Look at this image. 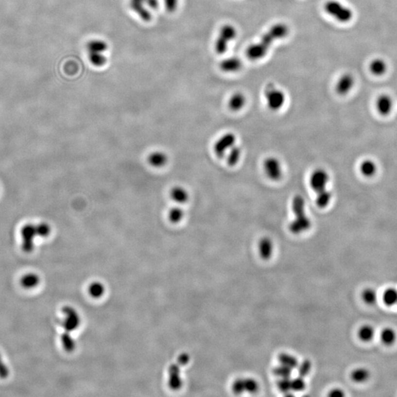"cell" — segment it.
<instances>
[{
	"instance_id": "cell-1",
	"label": "cell",
	"mask_w": 397,
	"mask_h": 397,
	"mask_svg": "<svg viewBox=\"0 0 397 397\" xmlns=\"http://www.w3.org/2000/svg\"><path fill=\"white\" fill-rule=\"evenodd\" d=\"M289 32V27L284 23L274 24L263 35L259 42L248 47L246 50L247 58L252 61H258L264 58L274 42L276 40L285 38Z\"/></svg>"
},
{
	"instance_id": "cell-2",
	"label": "cell",
	"mask_w": 397,
	"mask_h": 397,
	"mask_svg": "<svg viewBox=\"0 0 397 397\" xmlns=\"http://www.w3.org/2000/svg\"><path fill=\"white\" fill-rule=\"evenodd\" d=\"M292 209L294 218L289 224V229L291 233L294 235L306 233L312 226V221L307 213L306 202L302 195L296 194L293 196Z\"/></svg>"
},
{
	"instance_id": "cell-3",
	"label": "cell",
	"mask_w": 397,
	"mask_h": 397,
	"mask_svg": "<svg viewBox=\"0 0 397 397\" xmlns=\"http://www.w3.org/2000/svg\"><path fill=\"white\" fill-rule=\"evenodd\" d=\"M325 11L327 14L341 23L349 22L353 17L352 10L337 0L328 1L325 4Z\"/></svg>"
},
{
	"instance_id": "cell-4",
	"label": "cell",
	"mask_w": 397,
	"mask_h": 397,
	"mask_svg": "<svg viewBox=\"0 0 397 397\" xmlns=\"http://www.w3.org/2000/svg\"><path fill=\"white\" fill-rule=\"evenodd\" d=\"M42 226L41 223L38 224H27L21 229L22 239V250L26 253H31L34 249V238L36 236L42 237Z\"/></svg>"
},
{
	"instance_id": "cell-5",
	"label": "cell",
	"mask_w": 397,
	"mask_h": 397,
	"mask_svg": "<svg viewBox=\"0 0 397 397\" xmlns=\"http://www.w3.org/2000/svg\"><path fill=\"white\" fill-rule=\"evenodd\" d=\"M330 181L329 174L326 169L323 168H318L312 172L309 177V185L315 194L328 191V185Z\"/></svg>"
},
{
	"instance_id": "cell-6",
	"label": "cell",
	"mask_w": 397,
	"mask_h": 397,
	"mask_svg": "<svg viewBox=\"0 0 397 397\" xmlns=\"http://www.w3.org/2000/svg\"><path fill=\"white\" fill-rule=\"evenodd\" d=\"M237 35L236 27L232 24H224L219 31V36L215 41L214 49L217 54H222L226 52L228 44L235 39Z\"/></svg>"
},
{
	"instance_id": "cell-7",
	"label": "cell",
	"mask_w": 397,
	"mask_h": 397,
	"mask_svg": "<svg viewBox=\"0 0 397 397\" xmlns=\"http://www.w3.org/2000/svg\"><path fill=\"white\" fill-rule=\"evenodd\" d=\"M265 98L266 104L272 111H279L286 103V94L282 90L275 88L271 85L266 88Z\"/></svg>"
},
{
	"instance_id": "cell-8",
	"label": "cell",
	"mask_w": 397,
	"mask_h": 397,
	"mask_svg": "<svg viewBox=\"0 0 397 397\" xmlns=\"http://www.w3.org/2000/svg\"><path fill=\"white\" fill-rule=\"evenodd\" d=\"M237 144V137L236 134L229 132L221 136L213 144V153L219 158L225 157L229 150Z\"/></svg>"
},
{
	"instance_id": "cell-9",
	"label": "cell",
	"mask_w": 397,
	"mask_h": 397,
	"mask_svg": "<svg viewBox=\"0 0 397 397\" xmlns=\"http://www.w3.org/2000/svg\"><path fill=\"white\" fill-rule=\"evenodd\" d=\"M263 169L266 177L273 182H278L283 177V167L276 157H269L263 163Z\"/></svg>"
},
{
	"instance_id": "cell-10",
	"label": "cell",
	"mask_w": 397,
	"mask_h": 397,
	"mask_svg": "<svg viewBox=\"0 0 397 397\" xmlns=\"http://www.w3.org/2000/svg\"><path fill=\"white\" fill-rule=\"evenodd\" d=\"M63 312L67 317L60 322L61 326L65 329V332H71L75 330L80 323V319L77 311L71 307L66 306L63 308Z\"/></svg>"
},
{
	"instance_id": "cell-11",
	"label": "cell",
	"mask_w": 397,
	"mask_h": 397,
	"mask_svg": "<svg viewBox=\"0 0 397 397\" xmlns=\"http://www.w3.org/2000/svg\"><path fill=\"white\" fill-rule=\"evenodd\" d=\"M355 85V79L350 74H345L338 79L335 86V91L339 95L345 96L353 88Z\"/></svg>"
},
{
	"instance_id": "cell-12",
	"label": "cell",
	"mask_w": 397,
	"mask_h": 397,
	"mask_svg": "<svg viewBox=\"0 0 397 397\" xmlns=\"http://www.w3.org/2000/svg\"><path fill=\"white\" fill-rule=\"evenodd\" d=\"M275 245L273 241L269 237L260 239L259 243V252L260 258L263 260H269L273 255Z\"/></svg>"
},
{
	"instance_id": "cell-13",
	"label": "cell",
	"mask_w": 397,
	"mask_h": 397,
	"mask_svg": "<svg viewBox=\"0 0 397 397\" xmlns=\"http://www.w3.org/2000/svg\"><path fill=\"white\" fill-rule=\"evenodd\" d=\"M130 7L143 21H145V22H149V21H151L152 18H153L151 12H150V9L146 7L144 2L130 0Z\"/></svg>"
},
{
	"instance_id": "cell-14",
	"label": "cell",
	"mask_w": 397,
	"mask_h": 397,
	"mask_svg": "<svg viewBox=\"0 0 397 397\" xmlns=\"http://www.w3.org/2000/svg\"><path fill=\"white\" fill-rule=\"evenodd\" d=\"M147 161L153 167L160 169L167 164L169 157L166 153L163 151L152 152L147 157Z\"/></svg>"
},
{
	"instance_id": "cell-15",
	"label": "cell",
	"mask_w": 397,
	"mask_h": 397,
	"mask_svg": "<svg viewBox=\"0 0 397 397\" xmlns=\"http://www.w3.org/2000/svg\"><path fill=\"white\" fill-rule=\"evenodd\" d=\"M170 197L177 204H185L189 201V193L184 187L174 186L170 190Z\"/></svg>"
},
{
	"instance_id": "cell-16",
	"label": "cell",
	"mask_w": 397,
	"mask_h": 397,
	"mask_svg": "<svg viewBox=\"0 0 397 397\" xmlns=\"http://www.w3.org/2000/svg\"><path fill=\"white\" fill-rule=\"evenodd\" d=\"M242 61L238 58H229L221 62L220 69L224 72L233 73L242 69Z\"/></svg>"
},
{
	"instance_id": "cell-17",
	"label": "cell",
	"mask_w": 397,
	"mask_h": 397,
	"mask_svg": "<svg viewBox=\"0 0 397 397\" xmlns=\"http://www.w3.org/2000/svg\"><path fill=\"white\" fill-rule=\"evenodd\" d=\"M246 98L244 94L241 92L234 93L228 101L229 108L232 111L239 112L246 105Z\"/></svg>"
},
{
	"instance_id": "cell-18",
	"label": "cell",
	"mask_w": 397,
	"mask_h": 397,
	"mask_svg": "<svg viewBox=\"0 0 397 397\" xmlns=\"http://www.w3.org/2000/svg\"><path fill=\"white\" fill-rule=\"evenodd\" d=\"M393 101L389 96H380L377 101V108L378 111L383 116L388 115L392 110Z\"/></svg>"
},
{
	"instance_id": "cell-19",
	"label": "cell",
	"mask_w": 397,
	"mask_h": 397,
	"mask_svg": "<svg viewBox=\"0 0 397 397\" xmlns=\"http://www.w3.org/2000/svg\"><path fill=\"white\" fill-rule=\"evenodd\" d=\"M242 156V150L238 144H236L234 147H232L228 153H226V163L229 166L233 167L236 166L240 162Z\"/></svg>"
},
{
	"instance_id": "cell-20",
	"label": "cell",
	"mask_w": 397,
	"mask_h": 397,
	"mask_svg": "<svg viewBox=\"0 0 397 397\" xmlns=\"http://www.w3.org/2000/svg\"><path fill=\"white\" fill-rule=\"evenodd\" d=\"M40 282V278L35 274H27L21 278L20 283L24 289H31L36 287Z\"/></svg>"
},
{
	"instance_id": "cell-21",
	"label": "cell",
	"mask_w": 397,
	"mask_h": 397,
	"mask_svg": "<svg viewBox=\"0 0 397 397\" xmlns=\"http://www.w3.org/2000/svg\"><path fill=\"white\" fill-rule=\"evenodd\" d=\"M279 364L289 367L292 370H294L299 365V361L294 355L289 353H282L279 355Z\"/></svg>"
},
{
	"instance_id": "cell-22",
	"label": "cell",
	"mask_w": 397,
	"mask_h": 397,
	"mask_svg": "<svg viewBox=\"0 0 397 397\" xmlns=\"http://www.w3.org/2000/svg\"><path fill=\"white\" fill-rule=\"evenodd\" d=\"M107 48H108V46L107 43L103 40H91L86 44V50L88 52L104 53V52L107 51Z\"/></svg>"
},
{
	"instance_id": "cell-23",
	"label": "cell",
	"mask_w": 397,
	"mask_h": 397,
	"mask_svg": "<svg viewBox=\"0 0 397 397\" xmlns=\"http://www.w3.org/2000/svg\"><path fill=\"white\" fill-rule=\"evenodd\" d=\"M370 378V372L365 368H355L351 373V379L357 383L366 382Z\"/></svg>"
},
{
	"instance_id": "cell-24",
	"label": "cell",
	"mask_w": 397,
	"mask_h": 397,
	"mask_svg": "<svg viewBox=\"0 0 397 397\" xmlns=\"http://www.w3.org/2000/svg\"><path fill=\"white\" fill-rule=\"evenodd\" d=\"M380 340L383 345L391 346L395 343L397 340V332L391 328H386L380 332Z\"/></svg>"
},
{
	"instance_id": "cell-25",
	"label": "cell",
	"mask_w": 397,
	"mask_h": 397,
	"mask_svg": "<svg viewBox=\"0 0 397 397\" xmlns=\"http://www.w3.org/2000/svg\"><path fill=\"white\" fill-rule=\"evenodd\" d=\"M375 335V330L371 325H365L358 329V338L363 342H369L373 339Z\"/></svg>"
},
{
	"instance_id": "cell-26",
	"label": "cell",
	"mask_w": 397,
	"mask_h": 397,
	"mask_svg": "<svg viewBox=\"0 0 397 397\" xmlns=\"http://www.w3.org/2000/svg\"><path fill=\"white\" fill-rule=\"evenodd\" d=\"M179 367L177 365H173V366L170 367L169 369V385L173 389H178L182 385V380H180L179 374Z\"/></svg>"
},
{
	"instance_id": "cell-27",
	"label": "cell",
	"mask_w": 397,
	"mask_h": 397,
	"mask_svg": "<svg viewBox=\"0 0 397 397\" xmlns=\"http://www.w3.org/2000/svg\"><path fill=\"white\" fill-rule=\"evenodd\" d=\"M369 69L375 75H382L387 70L386 63L380 58H376L370 63Z\"/></svg>"
},
{
	"instance_id": "cell-28",
	"label": "cell",
	"mask_w": 397,
	"mask_h": 397,
	"mask_svg": "<svg viewBox=\"0 0 397 397\" xmlns=\"http://www.w3.org/2000/svg\"><path fill=\"white\" fill-rule=\"evenodd\" d=\"M360 171L365 177H372L375 175L377 172L376 164L371 160H364L360 166Z\"/></svg>"
},
{
	"instance_id": "cell-29",
	"label": "cell",
	"mask_w": 397,
	"mask_h": 397,
	"mask_svg": "<svg viewBox=\"0 0 397 397\" xmlns=\"http://www.w3.org/2000/svg\"><path fill=\"white\" fill-rule=\"evenodd\" d=\"M382 300L386 306L391 307L397 305V289L388 288L382 295Z\"/></svg>"
},
{
	"instance_id": "cell-30",
	"label": "cell",
	"mask_w": 397,
	"mask_h": 397,
	"mask_svg": "<svg viewBox=\"0 0 397 397\" xmlns=\"http://www.w3.org/2000/svg\"><path fill=\"white\" fill-rule=\"evenodd\" d=\"M184 216V210L180 206H174L169 209L168 212V218L172 223H179L183 220Z\"/></svg>"
},
{
	"instance_id": "cell-31",
	"label": "cell",
	"mask_w": 397,
	"mask_h": 397,
	"mask_svg": "<svg viewBox=\"0 0 397 397\" xmlns=\"http://www.w3.org/2000/svg\"><path fill=\"white\" fill-rule=\"evenodd\" d=\"M88 59L96 67H102L107 64V58L101 52H88Z\"/></svg>"
},
{
	"instance_id": "cell-32",
	"label": "cell",
	"mask_w": 397,
	"mask_h": 397,
	"mask_svg": "<svg viewBox=\"0 0 397 397\" xmlns=\"http://www.w3.org/2000/svg\"><path fill=\"white\" fill-rule=\"evenodd\" d=\"M361 297H362V301L367 305H375L378 300V293L375 289L368 288L362 292Z\"/></svg>"
},
{
	"instance_id": "cell-33",
	"label": "cell",
	"mask_w": 397,
	"mask_h": 397,
	"mask_svg": "<svg viewBox=\"0 0 397 397\" xmlns=\"http://www.w3.org/2000/svg\"><path fill=\"white\" fill-rule=\"evenodd\" d=\"M293 370L286 365L279 364L274 368L273 372L275 376L277 377L278 379H283V378H291L292 376Z\"/></svg>"
},
{
	"instance_id": "cell-34",
	"label": "cell",
	"mask_w": 397,
	"mask_h": 397,
	"mask_svg": "<svg viewBox=\"0 0 397 397\" xmlns=\"http://www.w3.org/2000/svg\"><path fill=\"white\" fill-rule=\"evenodd\" d=\"M61 342L63 346L67 352H71L75 349V343L74 339L70 335V332H65L61 336Z\"/></svg>"
},
{
	"instance_id": "cell-35",
	"label": "cell",
	"mask_w": 397,
	"mask_h": 397,
	"mask_svg": "<svg viewBox=\"0 0 397 397\" xmlns=\"http://www.w3.org/2000/svg\"><path fill=\"white\" fill-rule=\"evenodd\" d=\"M296 369L297 370L298 375L305 378L312 370V362L308 360H305L299 362V365Z\"/></svg>"
},
{
	"instance_id": "cell-36",
	"label": "cell",
	"mask_w": 397,
	"mask_h": 397,
	"mask_svg": "<svg viewBox=\"0 0 397 397\" xmlns=\"http://www.w3.org/2000/svg\"><path fill=\"white\" fill-rule=\"evenodd\" d=\"M88 292L93 298H100L104 294V287L100 282H93L88 288Z\"/></svg>"
},
{
	"instance_id": "cell-37",
	"label": "cell",
	"mask_w": 397,
	"mask_h": 397,
	"mask_svg": "<svg viewBox=\"0 0 397 397\" xmlns=\"http://www.w3.org/2000/svg\"><path fill=\"white\" fill-rule=\"evenodd\" d=\"M306 388V382L305 378L299 376L292 378V392H301Z\"/></svg>"
},
{
	"instance_id": "cell-38",
	"label": "cell",
	"mask_w": 397,
	"mask_h": 397,
	"mask_svg": "<svg viewBox=\"0 0 397 397\" xmlns=\"http://www.w3.org/2000/svg\"><path fill=\"white\" fill-rule=\"evenodd\" d=\"M245 392L255 394L259 391V383L252 378H244Z\"/></svg>"
},
{
	"instance_id": "cell-39",
	"label": "cell",
	"mask_w": 397,
	"mask_h": 397,
	"mask_svg": "<svg viewBox=\"0 0 397 397\" xmlns=\"http://www.w3.org/2000/svg\"><path fill=\"white\" fill-rule=\"evenodd\" d=\"M277 387L281 392L290 394V393L292 392V378L278 380Z\"/></svg>"
},
{
	"instance_id": "cell-40",
	"label": "cell",
	"mask_w": 397,
	"mask_h": 397,
	"mask_svg": "<svg viewBox=\"0 0 397 397\" xmlns=\"http://www.w3.org/2000/svg\"><path fill=\"white\" fill-rule=\"evenodd\" d=\"M233 392L236 394H242L245 393L244 378H239L233 382L232 385Z\"/></svg>"
},
{
	"instance_id": "cell-41",
	"label": "cell",
	"mask_w": 397,
	"mask_h": 397,
	"mask_svg": "<svg viewBox=\"0 0 397 397\" xmlns=\"http://www.w3.org/2000/svg\"><path fill=\"white\" fill-rule=\"evenodd\" d=\"M179 0H164L166 11L169 13H174L178 6Z\"/></svg>"
},
{
	"instance_id": "cell-42",
	"label": "cell",
	"mask_w": 397,
	"mask_h": 397,
	"mask_svg": "<svg viewBox=\"0 0 397 397\" xmlns=\"http://www.w3.org/2000/svg\"><path fill=\"white\" fill-rule=\"evenodd\" d=\"M9 375V369L8 366L2 362V360L0 361V378L5 379Z\"/></svg>"
},
{
	"instance_id": "cell-43",
	"label": "cell",
	"mask_w": 397,
	"mask_h": 397,
	"mask_svg": "<svg viewBox=\"0 0 397 397\" xmlns=\"http://www.w3.org/2000/svg\"><path fill=\"white\" fill-rule=\"evenodd\" d=\"M144 4L149 9L156 11L159 7L158 0H144Z\"/></svg>"
},
{
	"instance_id": "cell-44",
	"label": "cell",
	"mask_w": 397,
	"mask_h": 397,
	"mask_svg": "<svg viewBox=\"0 0 397 397\" xmlns=\"http://www.w3.org/2000/svg\"><path fill=\"white\" fill-rule=\"evenodd\" d=\"M329 396L333 397H344V396H345V394L343 390L340 389V388H335V389L331 390L329 391Z\"/></svg>"
},
{
	"instance_id": "cell-45",
	"label": "cell",
	"mask_w": 397,
	"mask_h": 397,
	"mask_svg": "<svg viewBox=\"0 0 397 397\" xmlns=\"http://www.w3.org/2000/svg\"><path fill=\"white\" fill-rule=\"evenodd\" d=\"M189 357H188V355H183L179 358V362L181 364H185L189 361Z\"/></svg>"
},
{
	"instance_id": "cell-46",
	"label": "cell",
	"mask_w": 397,
	"mask_h": 397,
	"mask_svg": "<svg viewBox=\"0 0 397 397\" xmlns=\"http://www.w3.org/2000/svg\"><path fill=\"white\" fill-rule=\"evenodd\" d=\"M135 1H138V2H144V0H135Z\"/></svg>"
},
{
	"instance_id": "cell-47",
	"label": "cell",
	"mask_w": 397,
	"mask_h": 397,
	"mask_svg": "<svg viewBox=\"0 0 397 397\" xmlns=\"http://www.w3.org/2000/svg\"><path fill=\"white\" fill-rule=\"evenodd\" d=\"M1 360H2V358H1V355H0V361H1Z\"/></svg>"
}]
</instances>
